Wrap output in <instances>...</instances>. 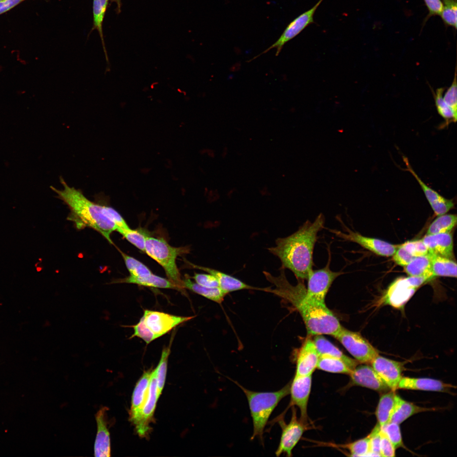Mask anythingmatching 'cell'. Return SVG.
<instances>
[{
  "instance_id": "1",
  "label": "cell",
  "mask_w": 457,
  "mask_h": 457,
  "mask_svg": "<svg viewBox=\"0 0 457 457\" xmlns=\"http://www.w3.org/2000/svg\"><path fill=\"white\" fill-rule=\"evenodd\" d=\"M327 2L328 0H279V78L278 86L273 90V95H276L281 89H291L296 97L317 168L318 182L323 195L320 206L324 207V215L329 212L326 201L328 186L312 126L308 74L319 31L326 16Z\"/></svg>"
},
{
  "instance_id": "2",
  "label": "cell",
  "mask_w": 457,
  "mask_h": 457,
  "mask_svg": "<svg viewBox=\"0 0 457 457\" xmlns=\"http://www.w3.org/2000/svg\"><path fill=\"white\" fill-rule=\"evenodd\" d=\"M78 0H9L0 5V46L46 22Z\"/></svg>"
},
{
  "instance_id": "3",
  "label": "cell",
  "mask_w": 457,
  "mask_h": 457,
  "mask_svg": "<svg viewBox=\"0 0 457 457\" xmlns=\"http://www.w3.org/2000/svg\"><path fill=\"white\" fill-rule=\"evenodd\" d=\"M337 7H345L350 11L351 25L348 27L352 41H359L363 36V22H365V0H328Z\"/></svg>"
},
{
  "instance_id": "4",
  "label": "cell",
  "mask_w": 457,
  "mask_h": 457,
  "mask_svg": "<svg viewBox=\"0 0 457 457\" xmlns=\"http://www.w3.org/2000/svg\"><path fill=\"white\" fill-rule=\"evenodd\" d=\"M9 2V0H0V5L4 4V3Z\"/></svg>"
}]
</instances>
